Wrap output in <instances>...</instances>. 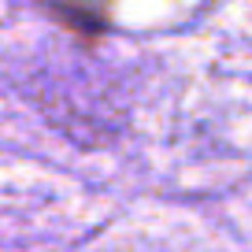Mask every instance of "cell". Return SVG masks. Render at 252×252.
Returning a JSON list of instances; mask_svg holds the SVG:
<instances>
[{
  "label": "cell",
  "instance_id": "1",
  "mask_svg": "<svg viewBox=\"0 0 252 252\" xmlns=\"http://www.w3.org/2000/svg\"><path fill=\"white\" fill-rule=\"evenodd\" d=\"M63 4H71L74 11H93V8H100L104 0H63Z\"/></svg>",
  "mask_w": 252,
  "mask_h": 252
}]
</instances>
